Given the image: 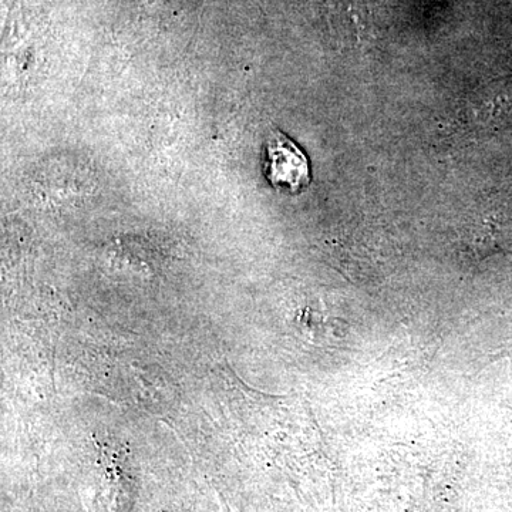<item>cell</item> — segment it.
<instances>
[{
    "label": "cell",
    "instance_id": "1",
    "mask_svg": "<svg viewBox=\"0 0 512 512\" xmlns=\"http://www.w3.org/2000/svg\"><path fill=\"white\" fill-rule=\"evenodd\" d=\"M265 173L269 183L279 191L296 194L311 183L308 157L279 130L272 131L266 140Z\"/></svg>",
    "mask_w": 512,
    "mask_h": 512
}]
</instances>
